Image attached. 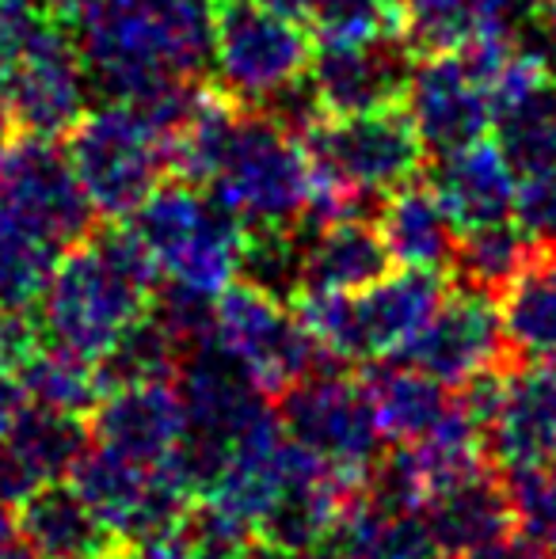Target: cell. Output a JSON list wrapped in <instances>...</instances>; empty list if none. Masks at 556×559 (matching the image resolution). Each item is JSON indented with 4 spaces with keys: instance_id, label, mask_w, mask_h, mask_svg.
Segmentation results:
<instances>
[{
    "instance_id": "obj_1",
    "label": "cell",
    "mask_w": 556,
    "mask_h": 559,
    "mask_svg": "<svg viewBox=\"0 0 556 559\" xmlns=\"http://www.w3.org/2000/svg\"><path fill=\"white\" fill-rule=\"evenodd\" d=\"M161 282L153 251L134 228L115 222L61 251L38 301V324L50 343L99 361L115 338L153 309Z\"/></svg>"
},
{
    "instance_id": "obj_2",
    "label": "cell",
    "mask_w": 556,
    "mask_h": 559,
    "mask_svg": "<svg viewBox=\"0 0 556 559\" xmlns=\"http://www.w3.org/2000/svg\"><path fill=\"white\" fill-rule=\"evenodd\" d=\"M0 84L15 133L66 138L92 88L73 27L46 12H0Z\"/></svg>"
},
{
    "instance_id": "obj_3",
    "label": "cell",
    "mask_w": 556,
    "mask_h": 559,
    "mask_svg": "<svg viewBox=\"0 0 556 559\" xmlns=\"http://www.w3.org/2000/svg\"><path fill=\"white\" fill-rule=\"evenodd\" d=\"M66 153L104 222H127L171 176L168 141L127 99H107L104 107L84 111L66 133Z\"/></svg>"
},
{
    "instance_id": "obj_4",
    "label": "cell",
    "mask_w": 556,
    "mask_h": 559,
    "mask_svg": "<svg viewBox=\"0 0 556 559\" xmlns=\"http://www.w3.org/2000/svg\"><path fill=\"white\" fill-rule=\"evenodd\" d=\"M96 217L58 138L12 133L0 145V233L69 251L96 233Z\"/></svg>"
},
{
    "instance_id": "obj_5",
    "label": "cell",
    "mask_w": 556,
    "mask_h": 559,
    "mask_svg": "<svg viewBox=\"0 0 556 559\" xmlns=\"http://www.w3.org/2000/svg\"><path fill=\"white\" fill-rule=\"evenodd\" d=\"M206 191L252 225H294L312 194V168L301 141L260 107H245L229 153Z\"/></svg>"
},
{
    "instance_id": "obj_6",
    "label": "cell",
    "mask_w": 556,
    "mask_h": 559,
    "mask_svg": "<svg viewBox=\"0 0 556 559\" xmlns=\"http://www.w3.org/2000/svg\"><path fill=\"white\" fill-rule=\"evenodd\" d=\"M214 338L222 350L260 384L268 396H282L289 384L320 373V369H355L328 354L289 305L268 297L248 282H233L217 294Z\"/></svg>"
},
{
    "instance_id": "obj_7",
    "label": "cell",
    "mask_w": 556,
    "mask_h": 559,
    "mask_svg": "<svg viewBox=\"0 0 556 559\" xmlns=\"http://www.w3.org/2000/svg\"><path fill=\"white\" fill-rule=\"evenodd\" d=\"M73 35L92 88L107 99L138 104L161 84L187 76L156 0H92L88 12L73 23Z\"/></svg>"
},
{
    "instance_id": "obj_8",
    "label": "cell",
    "mask_w": 556,
    "mask_h": 559,
    "mask_svg": "<svg viewBox=\"0 0 556 559\" xmlns=\"http://www.w3.org/2000/svg\"><path fill=\"white\" fill-rule=\"evenodd\" d=\"M282 430L294 442L309 445L324 461H332L343 476L366 484L370 468L386 453V430H381L374 404L366 396L355 369H320L305 381L289 384L275 400Z\"/></svg>"
},
{
    "instance_id": "obj_9",
    "label": "cell",
    "mask_w": 556,
    "mask_h": 559,
    "mask_svg": "<svg viewBox=\"0 0 556 559\" xmlns=\"http://www.w3.org/2000/svg\"><path fill=\"white\" fill-rule=\"evenodd\" d=\"M312 176L363 183L393 194L427 168V148L409 104L381 107L363 115H328L317 130L301 138Z\"/></svg>"
},
{
    "instance_id": "obj_10",
    "label": "cell",
    "mask_w": 556,
    "mask_h": 559,
    "mask_svg": "<svg viewBox=\"0 0 556 559\" xmlns=\"http://www.w3.org/2000/svg\"><path fill=\"white\" fill-rule=\"evenodd\" d=\"M312 35L260 0H214V76L237 104L256 107L309 73Z\"/></svg>"
},
{
    "instance_id": "obj_11",
    "label": "cell",
    "mask_w": 556,
    "mask_h": 559,
    "mask_svg": "<svg viewBox=\"0 0 556 559\" xmlns=\"http://www.w3.org/2000/svg\"><path fill=\"white\" fill-rule=\"evenodd\" d=\"M504 354H507V335H504V317H499V301L450 282V294H446L442 309L435 312V320L409 346H401L389 358L419 366L423 373L458 389L476 369L492 366Z\"/></svg>"
},
{
    "instance_id": "obj_12",
    "label": "cell",
    "mask_w": 556,
    "mask_h": 559,
    "mask_svg": "<svg viewBox=\"0 0 556 559\" xmlns=\"http://www.w3.org/2000/svg\"><path fill=\"white\" fill-rule=\"evenodd\" d=\"M416 61L419 53L397 31V35H381L358 46H317L309 69L328 115H363L409 104Z\"/></svg>"
},
{
    "instance_id": "obj_13",
    "label": "cell",
    "mask_w": 556,
    "mask_h": 559,
    "mask_svg": "<svg viewBox=\"0 0 556 559\" xmlns=\"http://www.w3.org/2000/svg\"><path fill=\"white\" fill-rule=\"evenodd\" d=\"M409 111L416 118L427 156H450L473 141L488 138L492 99L488 88L469 73L458 50L427 53L412 69Z\"/></svg>"
},
{
    "instance_id": "obj_14",
    "label": "cell",
    "mask_w": 556,
    "mask_h": 559,
    "mask_svg": "<svg viewBox=\"0 0 556 559\" xmlns=\"http://www.w3.org/2000/svg\"><path fill=\"white\" fill-rule=\"evenodd\" d=\"M484 461L496 468L545 464L556 449V366L542 358H514L499 415L481 438Z\"/></svg>"
},
{
    "instance_id": "obj_15",
    "label": "cell",
    "mask_w": 556,
    "mask_h": 559,
    "mask_svg": "<svg viewBox=\"0 0 556 559\" xmlns=\"http://www.w3.org/2000/svg\"><path fill=\"white\" fill-rule=\"evenodd\" d=\"M96 445L138 464H164L187 430V407L176 381L130 384L107 392L88 415Z\"/></svg>"
},
{
    "instance_id": "obj_16",
    "label": "cell",
    "mask_w": 556,
    "mask_h": 559,
    "mask_svg": "<svg viewBox=\"0 0 556 559\" xmlns=\"http://www.w3.org/2000/svg\"><path fill=\"white\" fill-rule=\"evenodd\" d=\"M427 183L435 187L458 233L496 222H511L514 214V171L507 164L499 141L481 138L450 156H435L427 164Z\"/></svg>"
},
{
    "instance_id": "obj_17",
    "label": "cell",
    "mask_w": 556,
    "mask_h": 559,
    "mask_svg": "<svg viewBox=\"0 0 556 559\" xmlns=\"http://www.w3.org/2000/svg\"><path fill=\"white\" fill-rule=\"evenodd\" d=\"M423 518H427L438 552L458 559L476 556L481 548L496 545V540L511 537L519 530L504 472L496 464H484L481 472L465 476L461 484L435 491L423 502Z\"/></svg>"
},
{
    "instance_id": "obj_18",
    "label": "cell",
    "mask_w": 556,
    "mask_h": 559,
    "mask_svg": "<svg viewBox=\"0 0 556 559\" xmlns=\"http://www.w3.org/2000/svg\"><path fill=\"white\" fill-rule=\"evenodd\" d=\"M446 294H450V274L427 271V266L389 271L381 282H374L363 294H355L358 324H363L370 361L389 358L401 346H409L435 320Z\"/></svg>"
},
{
    "instance_id": "obj_19",
    "label": "cell",
    "mask_w": 556,
    "mask_h": 559,
    "mask_svg": "<svg viewBox=\"0 0 556 559\" xmlns=\"http://www.w3.org/2000/svg\"><path fill=\"white\" fill-rule=\"evenodd\" d=\"M20 540L38 552V559H99L119 548H134L119 540L104 525V518L84 502L73 484H38L15 510Z\"/></svg>"
},
{
    "instance_id": "obj_20",
    "label": "cell",
    "mask_w": 556,
    "mask_h": 559,
    "mask_svg": "<svg viewBox=\"0 0 556 559\" xmlns=\"http://www.w3.org/2000/svg\"><path fill=\"white\" fill-rule=\"evenodd\" d=\"M358 381H363L389 442H416L430 427H438L453 407L450 384H442L438 377L423 373L419 366H409L401 358L363 361Z\"/></svg>"
},
{
    "instance_id": "obj_21",
    "label": "cell",
    "mask_w": 556,
    "mask_h": 559,
    "mask_svg": "<svg viewBox=\"0 0 556 559\" xmlns=\"http://www.w3.org/2000/svg\"><path fill=\"white\" fill-rule=\"evenodd\" d=\"M389 251L401 266H427V271H450L453 248H458V225L450 222L446 206L438 202L427 176L397 187L386 199L378 217Z\"/></svg>"
},
{
    "instance_id": "obj_22",
    "label": "cell",
    "mask_w": 556,
    "mask_h": 559,
    "mask_svg": "<svg viewBox=\"0 0 556 559\" xmlns=\"http://www.w3.org/2000/svg\"><path fill=\"white\" fill-rule=\"evenodd\" d=\"M305 289H343L363 294L393 271V251L374 222H335L309 236Z\"/></svg>"
},
{
    "instance_id": "obj_23",
    "label": "cell",
    "mask_w": 556,
    "mask_h": 559,
    "mask_svg": "<svg viewBox=\"0 0 556 559\" xmlns=\"http://www.w3.org/2000/svg\"><path fill=\"white\" fill-rule=\"evenodd\" d=\"M530 263H534V243L527 240V233L514 222H496L458 233V248L446 274L453 286L504 301V294Z\"/></svg>"
},
{
    "instance_id": "obj_24",
    "label": "cell",
    "mask_w": 556,
    "mask_h": 559,
    "mask_svg": "<svg viewBox=\"0 0 556 559\" xmlns=\"http://www.w3.org/2000/svg\"><path fill=\"white\" fill-rule=\"evenodd\" d=\"M4 438L12 442L15 453L23 456V464H27L38 484L69 479L76 464H81V456L96 445L88 415L54 412V407L31 404V400H27V407L15 415L12 430H8Z\"/></svg>"
},
{
    "instance_id": "obj_25",
    "label": "cell",
    "mask_w": 556,
    "mask_h": 559,
    "mask_svg": "<svg viewBox=\"0 0 556 559\" xmlns=\"http://www.w3.org/2000/svg\"><path fill=\"white\" fill-rule=\"evenodd\" d=\"M15 377H20L31 404L54 407V412L92 415L99 400H104V381H99L96 361L61 343H50V338H43L20 361Z\"/></svg>"
},
{
    "instance_id": "obj_26",
    "label": "cell",
    "mask_w": 556,
    "mask_h": 559,
    "mask_svg": "<svg viewBox=\"0 0 556 559\" xmlns=\"http://www.w3.org/2000/svg\"><path fill=\"white\" fill-rule=\"evenodd\" d=\"M504 335L522 358L556 361V263L537 255L499 301Z\"/></svg>"
},
{
    "instance_id": "obj_27",
    "label": "cell",
    "mask_w": 556,
    "mask_h": 559,
    "mask_svg": "<svg viewBox=\"0 0 556 559\" xmlns=\"http://www.w3.org/2000/svg\"><path fill=\"white\" fill-rule=\"evenodd\" d=\"M96 366L99 381H104V396L115 389H130V384L176 381L179 369H184V346L164 328V320L149 309L107 346V354Z\"/></svg>"
},
{
    "instance_id": "obj_28",
    "label": "cell",
    "mask_w": 556,
    "mask_h": 559,
    "mask_svg": "<svg viewBox=\"0 0 556 559\" xmlns=\"http://www.w3.org/2000/svg\"><path fill=\"white\" fill-rule=\"evenodd\" d=\"M202 217H206V187H194L179 176H168L145 202L127 217V225L141 236L149 251H153L161 274L179 251L191 243L199 233Z\"/></svg>"
},
{
    "instance_id": "obj_29",
    "label": "cell",
    "mask_w": 556,
    "mask_h": 559,
    "mask_svg": "<svg viewBox=\"0 0 556 559\" xmlns=\"http://www.w3.org/2000/svg\"><path fill=\"white\" fill-rule=\"evenodd\" d=\"M305 255L309 251L294 225H252L240 240L237 278L282 305H294L305 289Z\"/></svg>"
},
{
    "instance_id": "obj_30",
    "label": "cell",
    "mask_w": 556,
    "mask_h": 559,
    "mask_svg": "<svg viewBox=\"0 0 556 559\" xmlns=\"http://www.w3.org/2000/svg\"><path fill=\"white\" fill-rule=\"evenodd\" d=\"M401 20L404 15L393 0H309L305 31L317 46H358L397 35Z\"/></svg>"
},
{
    "instance_id": "obj_31",
    "label": "cell",
    "mask_w": 556,
    "mask_h": 559,
    "mask_svg": "<svg viewBox=\"0 0 556 559\" xmlns=\"http://www.w3.org/2000/svg\"><path fill=\"white\" fill-rule=\"evenodd\" d=\"M401 15L404 38L419 58L461 50L481 31L476 0H404Z\"/></svg>"
},
{
    "instance_id": "obj_32",
    "label": "cell",
    "mask_w": 556,
    "mask_h": 559,
    "mask_svg": "<svg viewBox=\"0 0 556 559\" xmlns=\"http://www.w3.org/2000/svg\"><path fill=\"white\" fill-rule=\"evenodd\" d=\"M511 222L527 233L537 255H556V168L522 176L514 187Z\"/></svg>"
},
{
    "instance_id": "obj_33",
    "label": "cell",
    "mask_w": 556,
    "mask_h": 559,
    "mask_svg": "<svg viewBox=\"0 0 556 559\" xmlns=\"http://www.w3.org/2000/svg\"><path fill=\"white\" fill-rule=\"evenodd\" d=\"M35 487H38V479L31 476V468L12 449V442L0 435V502H4V507H20Z\"/></svg>"
},
{
    "instance_id": "obj_34",
    "label": "cell",
    "mask_w": 556,
    "mask_h": 559,
    "mask_svg": "<svg viewBox=\"0 0 556 559\" xmlns=\"http://www.w3.org/2000/svg\"><path fill=\"white\" fill-rule=\"evenodd\" d=\"M138 559H206L202 556V548L194 545L191 537H187L184 530H171V533H164V537H156V540H149V545H141L138 548Z\"/></svg>"
},
{
    "instance_id": "obj_35",
    "label": "cell",
    "mask_w": 556,
    "mask_h": 559,
    "mask_svg": "<svg viewBox=\"0 0 556 559\" xmlns=\"http://www.w3.org/2000/svg\"><path fill=\"white\" fill-rule=\"evenodd\" d=\"M27 407V392H23L20 377L15 373H0V435H8L15 423V415Z\"/></svg>"
},
{
    "instance_id": "obj_36",
    "label": "cell",
    "mask_w": 556,
    "mask_h": 559,
    "mask_svg": "<svg viewBox=\"0 0 556 559\" xmlns=\"http://www.w3.org/2000/svg\"><path fill=\"white\" fill-rule=\"evenodd\" d=\"M88 4H92V0H43V12L50 15V20L73 27V23L81 20L84 12H88Z\"/></svg>"
},
{
    "instance_id": "obj_37",
    "label": "cell",
    "mask_w": 556,
    "mask_h": 559,
    "mask_svg": "<svg viewBox=\"0 0 556 559\" xmlns=\"http://www.w3.org/2000/svg\"><path fill=\"white\" fill-rule=\"evenodd\" d=\"M240 559H297V556L289 552V548H282V545H275V540H268V537H260V533H256L252 545L240 552Z\"/></svg>"
},
{
    "instance_id": "obj_38",
    "label": "cell",
    "mask_w": 556,
    "mask_h": 559,
    "mask_svg": "<svg viewBox=\"0 0 556 559\" xmlns=\"http://www.w3.org/2000/svg\"><path fill=\"white\" fill-rule=\"evenodd\" d=\"M260 4L286 15V20H294V23H305V12H309V0H260Z\"/></svg>"
},
{
    "instance_id": "obj_39",
    "label": "cell",
    "mask_w": 556,
    "mask_h": 559,
    "mask_svg": "<svg viewBox=\"0 0 556 559\" xmlns=\"http://www.w3.org/2000/svg\"><path fill=\"white\" fill-rule=\"evenodd\" d=\"M12 540H20V518H15L12 507L0 502V548H8Z\"/></svg>"
},
{
    "instance_id": "obj_40",
    "label": "cell",
    "mask_w": 556,
    "mask_h": 559,
    "mask_svg": "<svg viewBox=\"0 0 556 559\" xmlns=\"http://www.w3.org/2000/svg\"><path fill=\"white\" fill-rule=\"evenodd\" d=\"M15 133L12 126V115H8V99H4V84H0V145H4L8 138Z\"/></svg>"
},
{
    "instance_id": "obj_41",
    "label": "cell",
    "mask_w": 556,
    "mask_h": 559,
    "mask_svg": "<svg viewBox=\"0 0 556 559\" xmlns=\"http://www.w3.org/2000/svg\"><path fill=\"white\" fill-rule=\"evenodd\" d=\"M0 559H38V552L23 540H12L8 548H0Z\"/></svg>"
},
{
    "instance_id": "obj_42",
    "label": "cell",
    "mask_w": 556,
    "mask_h": 559,
    "mask_svg": "<svg viewBox=\"0 0 556 559\" xmlns=\"http://www.w3.org/2000/svg\"><path fill=\"white\" fill-rule=\"evenodd\" d=\"M0 12H43V0H0Z\"/></svg>"
},
{
    "instance_id": "obj_43",
    "label": "cell",
    "mask_w": 556,
    "mask_h": 559,
    "mask_svg": "<svg viewBox=\"0 0 556 559\" xmlns=\"http://www.w3.org/2000/svg\"><path fill=\"white\" fill-rule=\"evenodd\" d=\"M99 559H138V548H119V552H111V556H99Z\"/></svg>"
},
{
    "instance_id": "obj_44",
    "label": "cell",
    "mask_w": 556,
    "mask_h": 559,
    "mask_svg": "<svg viewBox=\"0 0 556 559\" xmlns=\"http://www.w3.org/2000/svg\"><path fill=\"white\" fill-rule=\"evenodd\" d=\"M545 464H549V472H553V479H556V449L549 453V461H545Z\"/></svg>"
},
{
    "instance_id": "obj_45",
    "label": "cell",
    "mask_w": 556,
    "mask_h": 559,
    "mask_svg": "<svg viewBox=\"0 0 556 559\" xmlns=\"http://www.w3.org/2000/svg\"><path fill=\"white\" fill-rule=\"evenodd\" d=\"M537 4H545V8H553V12H556V0H537Z\"/></svg>"
},
{
    "instance_id": "obj_46",
    "label": "cell",
    "mask_w": 556,
    "mask_h": 559,
    "mask_svg": "<svg viewBox=\"0 0 556 559\" xmlns=\"http://www.w3.org/2000/svg\"><path fill=\"white\" fill-rule=\"evenodd\" d=\"M430 559H458V556H446V552H438V556H430Z\"/></svg>"
},
{
    "instance_id": "obj_47",
    "label": "cell",
    "mask_w": 556,
    "mask_h": 559,
    "mask_svg": "<svg viewBox=\"0 0 556 559\" xmlns=\"http://www.w3.org/2000/svg\"><path fill=\"white\" fill-rule=\"evenodd\" d=\"M549 259H553V263H556V255H549Z\"/></svg>"
}]
</instances>
